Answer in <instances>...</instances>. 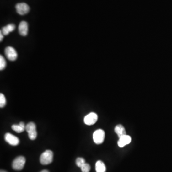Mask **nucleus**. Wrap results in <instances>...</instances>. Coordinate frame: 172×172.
Wrapping results in <instances>:
<instances>
[{
	"instance_id": "18",
	"label": "nucleus",
	"mask_w": 172,
	"mask_h": 172,
	"mask_svg": "<svg viewBox=\"0 0 172 172\" xmlns=\"http://www.w3.org/2000/svg\"><path fill=\"white\" fill-rule=\"evenodd\" d=\"M90 166L88 164L85 163L82 167H81V171L82 172H89L90 171Z\"/></svg>"
},
{
	"instance_id": "21",
	"label": "nucleus",
	"mask_w": 172,
	"mask_h": 172,
	"mask_svg": "<svg viewBox=\"0 0 172 172\" xmlns=\"http://www.w3.org/2000/svg\"><path fill=\"white\" fill-rule=\"evenodd\" d=\"M6 172V171H3V170H1V172Z\"/></svg>"
},
{
	"instance_id": "2",
	"label": "nucleus",
	"mask_w": 172,
	"mask_h": 172,
	"mask_svg": "<svg viewBox=\"0 0 172 172\" xmlns=\"http://www.w3.org/2000/svg\"><path fill=\"white\" fill-rule=\"evenodd\" d=\"M25 130L28 133V137L31 140H34L37 137L36 125L34 122H30L26 125Z\"/></svg>"
},
{
	"instance_id": "1",
	"label": "nucleus",
	"mask_w": 172,
	"mask_h": 172,
	"mask_svg": "<svg viewBox=\"0 0 172 172\" xmlns=\"http://www.w3.org/2000/svg\"><path fill=\"white\" fill-rule=\"evenodd\" d=\"M53 159V152L51 150H46L40 156V162L43 165H47L52 162Z\"/></svg>"
},
{
	"instance_id": "12",
	"label": "nucleus",
	"mask_w": 172,
	"mask_h": 172,
	"mask_svg": "<svg viewBox=\"0 0 172 172\" xmlns=\"http://www.w3.org/2000/svg\"><path fill=\"white\" fill-rule=\"evenodd\" d=\"M26 126L23 122H20L19 124H13L12 126V129L17 133H21L25 130Z\"/></svg>"
},
{
	"instance_id": "17",
	"label": "nucleus",
	"mask_w": 172,
	"mask_h": 172,
	"mask_svg": "<svg viewBox=\"0 0 172 172\" xmlns=\"http://www.w3.org/2000/svg\"><path fill=\"white\" fill-rule=\"evenodd\" d=\"M85 160L83 158H81V157H78L76 159V164L77 165L78 167H80L81 168L85 164Z\"/></svg>"
},
{
	"instance_id": "3",
	"label": "nucleus",
	"mask_w": 172,
	"mask_h": 172,
	"mask_svg": "<svg viewBox=\"0 0 172 172\" xmlns=\"http://www.w3.org/2000/svg\"><path fill=\"white\" fill-rule=\"evenodd\" d=\"M25 162L26 160L24 156H20L16 157L13 162V168L17 171L22 170L25 165Z\"/></svg>"
},
{
	"instance_id": "10",
	"label": "nucleus",
	"mask_w": 172,
	"mask_h": 172,
	"mask_svg": "<svg viewBox=\"0 0 172 172\" xmlns=\"http://www.w3.org/2000/svg\"><path fill=\"white\" fill-rule=\"evenodd\" d=\"M131 141V137L126 134L119 138V140L118 141V145L120 147H123L130 143Z\"/></svg>"
},
{
	"instance_id": "15",
	"label": "nucleus",
	"mask_w": 172,
	"mask_h": 172,
	"mask_svg": "<svg viewBox=\"0 0 172 172\" xmlns=\"http://www.w3.org/2000/svg\"><path fill=\"white\" fill-rule=\"evenodd\" d=\"M6 67V61L3 56H0V70H3Z\"/></svg>"
},
{
	"instance_id": "8",
	"label": "nucleus",
	"mask_w": 172,
	"mask_h": 172,
	"mask_svg": "<svg viewBox=\"0 0 172 172\" xmlns=\"http://www.w3.org/2000/svg\"><path fill=\"white\" fill-rule=\"evenodd\" d=\"M5 141L12 146H16L19 144L20 140L18 137L10 133H6L4 136Z\"/></svg>"
},
{
	"instance_id": "6",
	"label": "nucleus",
	"mask_w": 172,
	"mask_h": 172,
	"mask_svg": "<svg viewBox=\"0 0 172 172\" xmlns=\"http://www.w3.org/2000/svg\"><path fill=\"white\" fill-rule=\"evenodd\" d=\"M5 54L6 57L10 61H15L18 56L16 50L12 46H8L5 48Z\"/></svg>"
},
{
	"instance_id": "11",
	"label": "nucleus",
	"mask_w": 172,
	"mask_h": 172,
	"mask_svg": "<svg viewBox=\"0 0 172 172\" xmlns=\"http://www.w3.org/2000/svg\"><path fill=\"white\" fill-rule=\"evenodd\" d=\"M114 131L119 138L126 135L125 128L121 124L116 125V127L114 128Z\"/></svg>"
},
{
	"instance_id": "4",
	"label": "nucleus",
	"mask_w": 172,
	"mask_h": 172,
	"mask_svg": "<svg viewBox=\"0 0 172 172\" xmlns=\"http://www.w3.org/2000/svg\"><path fill=\"white\" fill-rule=\"evenodd\" d=\"M105 133L102 129H98L94 132L93 134V139L94 142L97 144L103 143L105 139Z\"/></svg>"
},
{
	"instance_id": "20",
	"label": "nucleus",
	"mask_w": 172,
	"mask_h": 172,
	"mask_svg": "<svg viewBox=\"0 0 172 172\" xmlns=\"http://www.w3.org/2000/svg\"><path fill=\"white\" fill-rule=\"evenodd\" d=\"M49 172V171H47V170H43V171H41V172Z\"/></svg>"
},
{
	"instance_id": "13",
	"label": "nucleus",
	"mask_w": 172,
	"mask_h": 172,
	"mask_svg": "<svg viewBox=\"0 0 172 172\" xmlns=\"http://www.w3.org/2000/svg\"><path fill=\"white\" fill-rule=\"evenodd\" d=\"M15 29V25L14 24H9L3 27L2 33L4 35H7L11 32H13Z\"/></svg>"
},
{
	"instance_id": "14",
	"label": "nucleus",
	"mask_w": 172,
	"mask_h": 172,
	"mask_svg": "<svg viewBox=\"0 0 172 172\" xmlns=\"http://www.w3.org/2000/svg\"><path fill=\"white\" fill-rule=\"evenodd\" d=\"M95 169L96 172H106V167L105 164L102 161H98L95 165Z\"/></svg>"
},
{
	"instance_id": "9",
	"label": "nucleus",
	"mask_w": 172,
	"mask_h": 172,
	"mask_svg": "<svg viewBox=\"0 0 172 172\" xmlns=\"http://www.w3.org/2000/svg\"><path fill=\"white\" fill-rule=\"evenodd\" d=\"M18 32L20 35L25 36L28 32V24L25 21H22L18 26Z\"/></svg>"
},
{
	"instance_id": "19",
	"label": "nucleus",
	"mask_w": 172,
	"mask_h": 172,
	"mask_svg": "<svg viewBox=\"0 0 172 172\" xmlns=\"http://www.w3.org/2000/svg\"><path fill=\"white\" fill-rule=\"evenodd\" d=\"M3 36H4V35L2 33L1 31V32H0V41H2L3 39Z\"/></svg>"
},
{
	"instance_id": "16",
	"label": "nucleus",
	"mask_w": 172,
	"mask_h": 172,
	"mask_svg": "<svg viewBox=\"0 0 172 172\" xmlns=\"http://www.w3.org/2000/svg\"><path fill=\"white\" fill-rule=\"evenodd\" d=\"M6 104V100L5 96L3 93L0 94V107L2 108Z\"/></svg>"
},
{
	"instance_id": "7",
	"label": "nucleus",
	"mask_w": 172,
	"mask_h": 172,
	"mask_svg": "<svg viewBox=\"0 0 172 172\" xmlns=\"http://www.w3.org/2000/svg\"><path fill=\"white\" fill-rule=\"evenodd\" d=\"M16 12L20 15H25L29 12L30 8L26 3H17L15 6Z\"/></svg>"
},
{
	"instance_id": "5",
	"label": "nucleus",
	"mask_w": 172,
	"mask_h": 172,
	"mask_svg": "<svg viewBox=\"0 0 172 172\" xmlns=\"http://www.w3.org/2000/svg\"><path fill=\"white\" fill-rule=\"evenodd\" d=\"M98 119L97 114L95 112H91L85 116L84 119V123L86 125H92L95 124Z\"/></svg>"
}]
</instances>
